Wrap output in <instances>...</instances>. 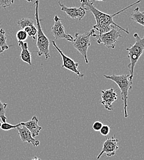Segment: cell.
Segmentation results:
<instances>
[{"label":"cell","mask_w":144,"mask_h":160,"mask_svg":"<svg viewBox=\"0 0 144 160\" xmlns=\"http://www.w3.org/2000/svg\"><path fill=\"white\" fill-rule=\"evenodd\" d=\"M141 1V0H138L137 1L135 2L134 3L129 5V6L121 10L120 11H118L117 12H116L114 14H108L106 13L102 12L101 11H100L99 10H98L96 8L94 7L93 3L92 2H88L87 0H80L81 4H82V6L83 8H85L87 9V11H89L92 12V14L94 15L95 19L96 20V24L93 25V27L94 30L98 31L99 32V34H103L105 33H107L108 32H109L111 30V25H114L117 27H118V28H120V30H122V31L124 32L125 33H126L127 34H129V32L128 31V30H125L123 28H122V27H120L119 25L117 24L114 20H113V18L120 14L121 12H123L125 10L127 9L128 8L139 3Z\"/></svg>","instance_id":"1"},{"label":"cell","mask_w":144,"mask_h":160,"mask_svg":"<svg viewBox=\"0 0 144 160\" xmlns=\"http://www.w3.org/2000/svg\"><path fill=\"white\" fill-rule=\"evenodd\" d=\"M134 37L136 40L134 44L131 47L126 48V51L128 52V58L130 59V63L127 65L130 75L129 80L132 82L134 77L135 66L144 51V36L141 38L138 33H136L134 34Z\"/></svg>","instance_id":"2"},{"label":"cell","mask_w":144,"mask_h":160,"mask_svg":"<svg viewBox=\"0 0 144 160\" xmlns=\"http://www.w3.org/2000/svg\"><path fill=\"white\" fill-rule=\"evenodd\" d=\"M34 5L35 6V20L37 28V46L38 49L37 51L38 56L41 57L44 55L45 56L46 60H47L49 57V40L47 37L44 35L42 28H41L40 21L39 19L38 14V7H39V1L36 0L34 1Z\"/></svg>","instance_id":"3"},{"label":"cell","mask_w":144,"mask_h":160,"mask_svg":"<svg viewBox=\"0 0 144 160\" xmlns=\"http://www.w3.org/2000/svg\"><path fill=\"white\" fill-rule=\"evenodd\" d=\"M103 77L105 78L108 80H112L114 81L119 87L121 90V97L123 101L124 112V117L127 118L128 114L127 111V98L129 91L132 89V82L129 80L130 75H105Z\"/></svg>","instance_id":"4"},{"label":"cell","mask_w":144,"mask_h":160,"mask_svg":"<svg viewBox=\"0 0 144 160\" xmlns=\"http://www.w3.org/2000/svg\"><path fill=\"white\" fill-rule=\"evenodd\" d=\"M94 33V29H92L89 32H86L83 34L76 33L72 42L73 47L82 55L86 63H88L89 62L87 57V52L91 45L90 37H92Z\"/></svg>","instance_id":"5"},{"label":"cell","mask_w":144,"mask_h":160,"mask_svg":"<svg viewBox=\"0 0 144 160\" xmlns=\"http://www.w3.org/2000/svg\"><path fill=\"white\" fill-rule=\"evenodd\" d=\"M111 27L112 28L109 32L99 35L94 33L92 37L96 40L98 44L102 43L107 48L115 49L118 39L123 38V36L121 35L120 32L115 28V26L112 25Z\"/></svg>","instance_id":"6"},{"label":"cell","mask_w":144,"mask_h":160,"mask_svg":"<svg viewBox=\"0 0 144 160\" xmlns=\"http://www.w3.org/2000/svg\"><path fill=\"white\" fill-rule=\"evenodd\" d=\"M54 24L51 28V33L56 40L65 39L69 42H73V37L68 33H67L62 23V19L56 15L54 18Z\"/></svg>","instance_id":"7"},{"label":"cell","mask_w":144,"mask_h":160,"mask_svg":"<svg viewBox=\"0 0 144 160\" xmlns=\"http://www.w3.org/2000/svg\"><path fill=\"white\" fill-rule=\"evenodd\" d=\"M52 45L55 47V48L57 50V51L59 52V54H61V57H62V62H63V64H62V68H65L68 70H70L72 72H73V73H75L77 76L78 78H82L84 77V75L80 73V70H78V66H79V63L77 62H75L73 59H72L71 58H70L69 57L65 56L62 50H61L57 46L56 42L54 41H52Z\"/></svg>","instance_id":"8"},{"label":"cell","mask_w":144,"mask_h":160,"mask_svg":"<svg viewBox=\"0 0 144 160\" xmlns=\"http://www.w3.org/2000/svg\"><path fill=\"white\" fill-rule=\"evenodd\" d=\"M118 148V140L115 138V136L107 138L103 143L102 151L98 155L97 159L99 160L105 154L107 157H113L116 154Z\"/></svg>","instance_id":"9"},{"label":"cell","mask_w":144,"mask_h":160,"mask_svg":"<svg viewBox=\"0 0 144 160\" xmlns=\"http://www.w3.org/2000/svg\"><path fill=\"white\" fill-rule=\"evenodd\" d=\"M58 3L61 7V11L65 12L68 17L71 19H78V20H81L85 16L86 11H87L86 8L82 6L80 8H68L62 4L60 1H58Z\"/></svg>","instance_id":"10"},{"label":"cell","mask_w":144,"mask_h":160,"mask_svg":"<svg viewBox=\"0 0 144 160\" xmlns=\"http://www.w3.org/2000/svg\"><path fill=\"white\" fill-rule=\"evenodd\" d=\"M117 94L113 88L101 91L102 101L101 103L102 104L105 108L108 111L113 110L112 103L117 100Z\"/></svg>","instance_id":"11"},{"label":"cell","mask_w":144,"mask_h":160,"mask_svg":"<svg viewBox=\"0 0 144 160\" xmlns=\"http://www.w3.org/2000/svg\"><path fill=\"white\" fill-rule=\"evenodd\" d=\"M17 129L18 131L21 140L23 142H27L28 143H31L34 147H38L40 145V141L36 140L35 139H34V138L32 137L31 132L26 127L23 126H21L17 127Z\"/></svg>","instance_id":"12"},{"label":"cell","mask_w":144,"mask_h":160,"mask_svg":"<svg viewBox=\"0 0 144 160\" xmlns=\"http://www.w3.org/2000/svg\"><path fill=\"white\" fill-rule=\"evenodd\" d=\"M38 119L36 116H33L30 121L27 122H21L20 124L21 126L26 127L31 132L32 137L35 138L39 135L40 132L42 129V128L38 125Z\"/></svg>","instance_id":"13"},{"label":"cell","mask_w":144,"mask_h":160,"mask_svg":"<svg viewBox=\"0 0 144 160\" xmlns=\"http://www.w3.org/2000/svg\"><path fill=\"white\" fill-rule=\"evenodd\" d=\"M18 44L22 49L21 53V59L23 62L29 65H32V54L28 50V43L27 42L18 41Z\"/></svg>","instance_id":"14"},{"label":"cell","mask_w":144,"mask_h":160,"mask_svg":"<svg viewBox=\"0 0 144 160\" xmlns=\"http://www.w3.org/2000/svg\"><path fill=\"white\" fill-rule=\"evenodd\" d=\"M131 19L134 22H136L144 27V12H141L139 7L135 8L131 12Z\"/></svg>","instance_id":"15"},{"label":"cell","mask_w":144,"mask_h":160,"mask_svg":"<svg viewBox=\"0 0 144 160\" xmlns=\"http://www.w3.org/2000/svg\"><path fill=\"white\" fill-rule=\"evenodd\" d=\"M7 37H6V32L3 28L0 29V48L4 52L6 50H7L9 46L7 44L6 42Z\"/></svg>","instance_id":"16"},{"label":"cell","mask_w":144,"mask_h":160,"mask_svg":"<svg viewBox=\"0 0 144 160\" xmlns=\"http://www.w3.org/2000/svg\"><path fill=\"white\" fill-rule=\"evenodd\" d=\"M17 25L22 30H24L26 27L34 25V21L29 18H23L17 21Z\"/></svg>","instance_id":"17"},{"label":"cell","mask_w":144,"mask_h":160,"mask_svg":"<svg viewBox=\"0 0 144 160\" xmlns=\"http://www.w3.org/2000/svg\"><path fill=\"white\" fill-rule=\"evenodd\" d=\"M24 30L27 33L28 37H30L33 38V40H35L36 39L35 36L37 34V28L35 25L30 26L28 27H26Z\"/></svg>","instance_id":"18"},{"label":"cell","mask_w":144,"mask_h":160,"mask_svg":"<svg viewBox=\"0 0 144 160\" xmlns=\"http://www.w3.org/2000/svg\"><path fill=\"white\" fill-rule=\"evenodd\" d=\"M7 106V103H2L1 101L0 100V119L3 122H6L7 118L5 116V113H6V108Z\"/></svg>","instance_id":"19"},{"label":"cell","mask_w":144,"mask_h":160,"mask_svg":"<svg viewBox=\"0 0 144 160\" xmlns=\"http://www.w3.org/2000/svg\"><path fill=\"white\" fill-rule=\"evenodd\" d=\"M21 124L19 123L16 125H12L11 124H9V123H7V122H3L1 126V129L3 131H9V130H11V129H14V128H17V127L19 126H21Z\"/></svg>","instance_id":"20"},{"label":"cell","mask_w":144,"mask_h":160,"mask_svg":"<svg viewBox=\"0 0 144 160\" xmlns=\"http://www.w3.org/2000/svg\"><path fill=\"white\" fill-rule=\"evenodd\" d=\"M16 38L18 40V41L24 42V41L27 39L28 35L24 30H20L16 33Z\"/></svg>","instance_id":"21"},{"label":"cell","mask_w":144,"mask_h":160,"mask_svg":"<svg viewBox=\"0 0 144 160\" xmlns=\"http://www.w3.org/2000/svg\"><path fill=\"white\" fill-rule=\"evenodd\" d=\"M110 130H111V128L110 127V126L108 125H103L102 127V128L101 129V130L99 131H100V133L101 135H102L103 136H107L109 134L110 132Z\"/></svg>","instance_id":"22"},{"label":"cell","mask_w":144,"mask_h":160,"mask_svg":"<svg viewBox=\"0 0 144 160\" xmlns=\"http://www.w3.org/2000/svg\"><path fill=\"white\" fill-rule=\"evenodd\" d=\"M14 3V0H0V7L6 9Z\"/></svg>","instance_id":"23"},{"label":"cell","mask_w":144,"mask_h":160,"mask_svg":"<svg viewBox=\"0 0 144 160\" xmlns=\"http://www.w3.org/2000/svg\"><path fill=\"white\" fill-rule=\"evenodd\" d=\"M102 126H103V124L102 122H101L99 121H97L94 122V124L92 125V128H93L94 131H99L101 130V129L102 128Z\"/></svg>","instance_id":"24"},{"label":"cell","mask_w":144,"mask_h":160,"mask_svg":"<svg viewBox=\"0 0 144 160\" xmlns=\"http://www.w3.org/2000/svg\"><path fill=\"white\" fill-rule=\"evenodd\" d=\"M32 160H41L40 158H39L38 157H33Z\"/></svg>","instance_id":"25"},{"label":"cell","mask_w":144,"mask_h":160,"mask_svg":"<svg viewBox=\"0 0 144 160\" xmlns=\"http://www.w3.org/2000/svg\"><path fill=\"white\" fill-rule=\"evenodd\" d=\"M88 2H90L91 1V0H87ZM96 1H107V0H96Z\"/></svg>","instance_id":"26"},{"label":"cell","mask_w":144,"mask_h":160,"mask_svg":"<svg viewBox=\"0 0 144 160\" xmlns=\"http://www.w3.org/2000/svg\"><path fill=\"white\" fill-rule=\"evenodd\" d=\"M27 2H34V1L33 0H26Z\"/></svg>","instance_id":"27"},{"label":"cell","mask_w":144,"mask_h":160,"mask_svg":"<svg viewBox=\"0 0 144 160\" xmlns=\"http://www.w3.org/2000/svg\"><path fill=\"white\" fill-rule=\"evenodd\" d=\"M2 52H3V51H2V49L0 48V54H1V53H2Z\"/></svg>","instance_id":"28"},{"label":"cell","mask_w":144,"mask_h":160,"mask_svg":"<svg viewBox=\"0 0 144 160\" xmlns=\"http://www.w3.org/2000/svg\"><path fill=\"white\" fill-rule=\"evenodd\" d=\"M1 124H2V123H1V122H0V128H1Z\"/></svg>","instance_id":"29"},{"label":"cell","mask_w":144,"mask_h":160,"mask_svg":"<svg viewBox=\"0 0 144 160\" xmlns=\"http://www.w3.org/2000/svg\"><path fill=\"white\" fill-rule=\"evenodd\" d=\"M0 25H1V24H0Z\"/></svg>","instance_id":"30"}]
</instances>
